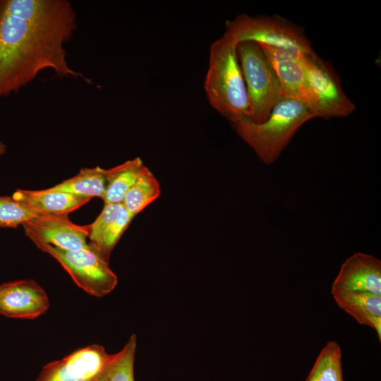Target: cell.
<instances>
[{
  "label": "cell",
  "mask_w": 381,
  "mask_h": 381,
  "mask_svg": "<svg viewBox=\"0 0 381 381\" xmlns=\"http://www.w3.org/2000/svg\"><path fill=\"white\" fill-rule=\"evenodd\" d=\"M77 27L66 0H0V99L32 82L44 69L82 78L64 47Z\"/></svg>",
  "instance_id": "obj_1"
},
{
  "label": "cell",
  "mask_w": 381,
  "mask_h": 381,
  "mask_svg": "<svg viewBox=\"0 0 381 381\" xmlns=\"http://www.w3.org/2000/svg\"><path fill=\"white\" fill-rule=\"evenodd\" d=\"M238 43L227 33L214 42L204 88L210 105L231 123L253 118V109L237 54Z\"/></svg>",
  "instance_id": "obj_2"
},
{
  "label": "cell",
  "mask_w": 381,
  "mask_h": 381,
  "mask_svg": "<svg viewBox=\"0 0 381 381\" xmlns=\"http://www.w3.org/2000/svg\"><path fill=\"white\" fill-rule=\"evenodd\" d=\"M314 119L301 102L282 97L266 120L256 123L243 119L232 123L238 135L266 164L274 163L301 126Z\"/></svg>",
  "instance_id": "obj_3"
},
{
  "label": "cell",
  "mask_w": 381,
  "mask_h": 381,
  "mask_svg": "<svg viewBox=\"0 0 381 381\" xmlns=\"http://www.w3.org/2000/svg\"><path fill=\"white\" fill-rule=\"evenodd\" d=\"M225 32L238 44L252 41L260 45L304 54L314 52L303 28L279 15L240 14L226 21Z\"/></svg>",
  "instance_id": "obj_4"
},
{
  "label": "cell",
  "mask_w": 381,
  "mask_h": 381,
  "mask_svg": "<svg viewBox=\"0 0 381 381\" xmlns=\"http://www.w3.org/2000/svg\"><path fill=\"white\" fill-rule=\"evenodd\" d=\"M237 54L252 105V121L261 123L283 97L279 81L259 44L240 42Z\"/></svg>",
  "instance_id": "obj_5"
},
{
  "label": "cell",
  "mask_w": 381,
  "mask_h": 381,
  "mask_svg": "<svg viewBox=\"0 0 381 381\" xmlns=\"http://www.w3.org/2000/svg\"><path fill=\"white\" fill-rule=\"evenodd\" d=\"M36 246L56 260L83 291L95 297L111 293L118 278L107 262L90 244L87 247L67 250L48 244Z\"/></svg>",
  "instance_id": "obj_6"
},
{
  "label": "cell",
  "mask_w": 381,
  "mask_h": 381,
  "mask_svg": "<svg viewBox=\"0 0 381 381\" xmlns=\"http://www.w3.org/2000/svg\"><path fill=\"white\" fill-rule=\"evenodd\" d=\"M314 118L347 117L356 105L344 93L333 67L313 52L303 57Z\"/></svg>",
  "instance_id": "obj_7"
},
{
  "label": "cell",
  "mask_w": 381,
  "mask_h": 381,
  "mask_svg": "<svg viewBox=\"0 0 381 381\" xmlns=\"http://www.w3.org/2000/svg\"><path fill=\"white\" fill-rule=\"evenodd\" d=\"M111 358L104 346L91 344L46 364L36 381H97Z\"/></svg>",
  "instance_id": "obj_8"
},
{
  "label": "cell",
  "mask_w": 381,
  "mask_h": 381,
  "mask_svg": "<svg viewBox=\"0 0 381 381\" xmlns=\"http://www.w3.org/2000/svg\"><path fill=\"white\" fill-rule=\"evenodd\" d=\"M22 226L35 245L48 244L67 250L83 249L89 245L88 225H77L66 214H38Z\"/></svg>",
  "instance_id": "obj_9"
},
{
  "label": "cell",
  "mask_w": 381,
  "mask_h": 381,
  "mask_svg": "<svg viewBox=\"0 0 381 381\" xmlns=\"http://www.w3.org/2000/svg\"><path fill=\"white\" fill-rule=\"evenodd\" d=\"M260 46L278 78L282 96L301 102L311 111L313 99L303 64L304 56L309 54Z\"/></svg>",
  "instance_id": "obj_10"
},
{
  "label": "cell",
  "mask_w": 381,
  "mask_h": 381,
  "mask_svg": "<svg viewBox=\"0 0 381 381\" xmlns=\"http://www.w3.org/2000/svg\"><path fill=\"white\" fill-rule=\"evenodd\" d=\"M49 307L47 292L34 280L0 284V314L7 318L35 319L44 314Z\"/></svg>",
  "instance_id": "obj_11"
},
{
  "label": "cell",
  "mask_w": 381,
  "mask_h": 381,
  "mask_svg": "<svg viewBox=\"0 0 381 381\" xmlns=\"http://www.w3.org/2000/svg\"><path fill=\"white\" fill-rule=\"evenodd\" d=\"M365 291L381 296V261L356 253L348 258L332 285V290Z\"/></svg>",
  "instance_id": "obj_12"
},
{
  "label": "cell",
  "mask_w": 381,
  "mask_h": 381,
  "mask_svg": "<svg viewBox=\"0 0 381 381\" xmlns=\"http://www.w3.org/2000/svg\"><path fill=\"white\" fill-rule=\"evenodd\" d=\"M338 306L359 324L373 328L381 339V296L365 291H331Z\"/></svg>",
  "instance_id": "obj_13"
},
{
  "label": "cell",
  "mask_w": 381,
  "mask_h": 381,
  "mask_svg": "<svg viewBox=\"0 0 381 381\" xmlns=\"http://www.w3.org/2000/svg\"><path fill=\"white\" fill-rule=\"evenodd\" d=\"M12 197L38 214H68L90 200L49 188L36 190L18 189Z\"/></svg>",
  "instance_id": "obj_14"
},
{
  "label": "cell",
  "mask_w": 381,
  "mask_h": 381,
  "mask_svg": "<svg viewBox=\"0 0 381 381\" xmlns=\"http://www.w3.org/2000/svg\"><path fill=\"white\" fill-rule=\"evenodd\" d=\"M143 167L141 159L136 157L106 169V188L102 198L104 204H122Z\"/></svg>",
  "instance_id": "obj_15"
},
{
  "label": "cell",
  "mask_w": 381,
  "mask_h": 381,
  "mask_svg": "<svg viewBox=\"0 0 381 381\" xmlns=\"http://www.w3.org/2000/svg\"><path fill=\"white\" fill-rule=\"evenodd\" d=\"M105 174L106 169L99 167L83 168L75 176L49 189L90 199L93 197L103 198L106 188Z\"/></svg>",
  "instance_id": "obj_16"
},
{
  "label": "cell",
  "mask_w": 381,
  "mask_h": 381,
  "mask_svg": "<svg viewBox=\"0 0 381 381\" xmlns=\"http://www.w3.org/2000/svg\"><path fill=\"white\" fill-rule=\"evenodd\" d=\"M160 195V186L153 174L145 165L126 193L122 205L133 217L143 210Z\"/></svg>",
  "instance_id": "obj_17"
},
{
  "label": "cell",
  "mask_w": 381,
  "mask_h": 381,
  "mask_svg": "<svg viewBox=\"0 0 381 381\" xmlns=\"http://www.w3.org/2000/svg\"><path fill=\"white\" fill-rule=\"evenodd\" d=\"M306 381H344L339 344L329 341L320 351Z\"/></svg>",
  "instance_id": "obj_18"
},
{
  "label": "cell",
  "mask_w": 381,
  "mask_h": 381,
  "mask_svg": "<svg viewBox=\"0 0 381 381\" xmlns=\"http://www.w3.org/2000/svg\"><path fill=\"white\" fill-rule=\"evenodd\" d=\"M137 337L132 334L123 349L111 354L107 367V381H135L134 361Z\"/></svg>",
  "instance_id": "obj_19"
},
{
  "label": "cell",
  "mask_w": 381,
  "mask_h": 381,
  "mask_svg": "<svg viewBox=\"0 0 381 381\" xmlns=\"http://www.w3.org/2000/svg\"><path fill=\"white\" fill-rule=\"evenodd\" d=\"M133 217L121 204L115 220L106 229L99 241L95 245H91L107 262H109L114 248Z\"/></svg>",
  "instance_id": "obj_20"
},
{
  "label": "cell",
  "mask_w": 381,
  "mask_h": 381,
  "mask_svg": "<svg viewBox=\"0 0 381 381\" xmlns=\"http://www.w3.org/2000/svg\"><path fill=\"white\" fill-rule=\"evenodd\" d=\"M38 214L12 196H0V228H15Z\"/></svg>",
  "instance_id": "obj_21"
},
{
  "label": "cell",
  "mask_w": 381,
  "mask_h": 381,
  "mask_svg": "<svg viewBox=\"0 0 381 381\" xmlns=\"http://www.w3.org/2000/svg\"><path fill=\"white\" fill-rule=\"evenodd\" d=\"M121 204H104L97 219L88 225V238L90 245H95L102 235L115 220Z\"/></svg>",
  "instance_id": "obj_22"
},
{
  "label": "cell",
  "mask_w": 381,
  "mask_h": 381,
  "mask_svg": "<svg viewBox=\"0 0 381 381\" xmlns=\"http://www.w3.org/2000/svg\"><path fill=\"white\" fill-rule=\"evenodd\" d=\"M6 151V145L0 140V156L3 155Z\"/></svg>",
  "instance_id": "obj_23"
},
{
  "label": "cell",
  "mask_w": 381,
  "mask_h": 381,
  "mask_svg": "<svg viewBox=\"0 0 381 381\" xmlns=\"http://www.w3.org/2000/svg\"><path fill=\"white\" fill-rule=\"evenodd\" d=\"M106 370H107V368H106ZM106 370L103 373V374L98 378V380L97 381H107V375Z\"/></svg>",
  "instance_id": "obj_24"
}]
</instances>
